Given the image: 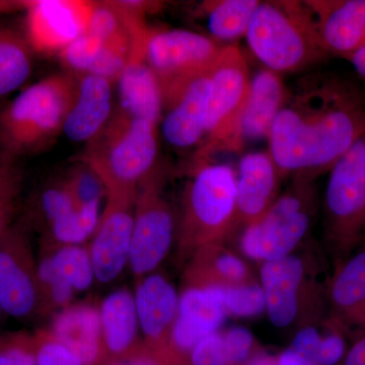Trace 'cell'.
Listing matches in <instances>:
<instances>
[{"label": "cell", "instance_id": "6da1fadb", "mask_svg": "<svg viewBox=\"0 0 365 365\" xmlns=\"http://www.w3.org/2000/svg\"><path fill=\"white\" fill-rule=\"evenodd\" d=\"M365 132V95L351 81L319 76L288 93L269 135L280 174L330 169Z\"/></svg>", "mask_w": 365, "mask_h": 365}, {"label": "cell", "instance_id": "ffe728a7", "mask_svg": "<svg viewBox=\"0 0 365 365\" xmlns=\"http://www.w3.org/2000/svg\"><path fill=\"white\" fill-rule=\"evenodd\" d=\"M279 174L270 153L256 151L241 158L237 175V220L248 227L265 215L275 202Z\"/></svg>", "mask_w": 365, "mask_h": 365}, {"label": "cell", "instance_id": "7402d4cb", "mask_svg": "<svg viewBox=\"0 0 365 365\" xmlns=\"http://www.w3.org/2000/svg\"><path fill=\"white\" fill-rule=\"evenodd\" d=\"M14 240L0 249V304L14 318L33 313L41 297L37 268Z\"/></svg>", "mask_w": 365, "mask_h": 365}, {"label": "cell", "instance_id": "603a6c76", "mask_svg": "<svg viewBox=\"0 0 365 365\" xmlns=\"http://www.w3.org/2000/svg\"><path fill=\"white\" fill-rule=\"evenodd\" d=\"M48 332L83 365H93L104 348L100 309L91 304H71L56 312Z\"/></svg>", "mask_w": 365, "mask_h": 365}, {"label": "cell", "instance_id": "83f0119b", "mask_svg": "<svg viewBox=\"0 0 365 365\" xmlns=\"http://www.w3.org/2000/svg\"><path fill=\"white\" fill-rule=\"evenodd\" d=\"M33 71V50L26 36L0 26V97L18 90Z\"/></svg>", "mask_w": 365, "mask_h": 365}, {"label": "cell", "instance_id": "cb8c5ba5", "mask_svg": "<svg viewBox=\"0 0 365 365\" xmlns=\"http://www.w3.org/2000/svg\"><path fill=\"white\" fill-rule=\"evenodd\" d=\"M287 97V88L276 72L263 69L255 74L251 78L248 102L242 117V145L269 138L274 121Z\"/></svg>", "mask_w": 365, "mask_h": 365}, {"label": "cell", "instance_id": "4fadbf2b", "mask_svg": "<svg viewBox=\"0 0 365 365\" xmlns=\"http://www.w3.org/2000/svg\"><path fill=\"white\" fill-rule=\"evenodd\" d=\"M93 2L38 0L26 6V38L33 52L59 54L88 30Z\"/></svg>", "mask_w": 365, "mask_h": 365}, {"label": "cell", "instance_id": "8d00e7d4", "mask_svg": "<svg viewBox=\"0 0 365 365\" xmlns=\"http://www.w3.org/2000/svg\"><path fill=\"white\" fill-rule=\"evenodd\" d=\"M193 365H227L230 356L223 332H216L201 341L191 352Z\"/></svg>", "mask_w": 365, "mask_h": 365}, {"label": "cell", "instance_id": "b9f144b4", "mask_svg": "<svg viewBox=\"0 0 365 365\" xmlns=\"http://www.w3.org/2000/svg\"><path fill=\"white\" fill-rule=\"evenodd\" d=\"M116 365H163L157 354L151 352L139 353L131 359L124 360Z\"/></svg>", "mask_w": 365, "mask_h": 365}, {"label": "cell", "instance_id": "484cf974", "mask_svg": "<svg viewBox=\"0 0 365 365\" xmlns=\"http://www.w3.org/2000/svg\"><path fill=\"white\" fill-rule=\"evenodd\" d=\"M103 342L113 354H122L136 342L139 324L134 294L126 288L115 290L98 307Z\"/></svg>", "mask_w": 365, "mask_h": 365}, {"label": "cell", "instance_id": "836d02e7", "mask_svg": "<svg viewBox=\"0 0 365 365\" xmlns=\"http://www.w3.org/2000/svg\"><path fill=\"white\" fill-rule=\"evenodd\" d=\"M76 163L63 180L76 207L102 201L107 196L104 182L88 165Z\"/></svg>", "mask_w": 365, "mask_h": 365}, {"label": "cell", "instance_id": "d590c367", "mask_svg": "<svg viewBox=\"0 0 365 365\" xmlns=\"http://www.w3.org/2000/svg\"><path fill=\"white\" fill-rule=\"evenodd\" d=\"M76 207L73 198L63 181L48 187L40 197L41 216L44 218L48 225Z\"/></svg>", "mask_w": 365, "mask_h": 365}, {"label": "cell", "instance_id": "9c48e42d", "mask_svg": "<svg viewBox=\"0 0 365 365\" xmlns=\"http://www.w3.org/2000/svg\"><path fill=\"white\" fill-rule=\"evenodd\" d=\"M311 216L300 192L280 197L265 215L245 230L241 248L257 261L270 262L292 255L304 239Z\"/></svg>", "mask_w": 365, "mask_h": 365}, {"label": "cell", "instance_id": "ab89813d", "mask_svg": "<svg viewBox=\"0 0 365 365\" xmlns=\"http://www.w3.org/2000/svg\"><path fill=\"white\" fill-rule=\"evenodd\" d=\"M0 365H38L36 355L21 346L0 350Z\"/></svg>", "mask_w": 365, "mask_h": 365}, {"label": "cell", "instance_id": "d6a6232c", "mask_svg": "<svg viewBox=\"0 0 365 365\" xmlns=\"http://www.w3.org/2000/svg\"><path fill=\"white\" fill-rule=\"evenodd\" d=\"M217 288L227 314L247 318L262 314L266 309L263 288L254 281Z\"/></svg>", "mask_w": 365, "mask_h": 365}, {"label": "cell", "instance_id": "60d3db41", "mask_svg": "<svg viewBox=\"0 0 365 365\" xmlns=\"http://www.w3.org/2000/svg\"><path fill=\"white\" fill-rule=\"evenodd\" d=\"M343 365H365V334L355 341L346 355Z\"/></svg>", "mask_w": 365, "mask_h": 365}, {"label": "cell", "instance_id": "44dd1931", "mask_svg": "<svg viewBox=\"0 0 365 365\" xmlns=\"http://www.w3.org/2000/svg\"><path fill=\"white\" fill-rule=\"evenodd\" d=\"M333 330L365 334V251L345 262L336 275L329 294Z\"/></svg>", "mask_w": 365, "mask_h": 365}, {"label": "cell", "instance_id": "7a4b0ae2", "mask_svg": "<svg viewBox=\"0 0 365 365\" xmlns=\"http://www.w3.org/2000/svg\"><path fill=\"white\" fill-rule=\"evenodd\" d=\"M78 91L76 74L63 71L26 88L0 112V148L13 160L47 148L59 134Z\"/></svg>", "mask_w": 365, "mask_h": 365}, {"label": "cell", "instance_id": "2e32d148", "mask_svg": "<svg viewBox=\"0 0 365 365\" xmlns=\"http://www.w3.org/2000/svg\"><path fill=\"white\" fill-rule=\"evenodd\" d=\"M139 329L153 350L170 346L180 295L165 276L150 273L138 281L135 294Z\"/></svg>", "mask_w": 365, "mask_h": 365}, {"label": "cell", "instance_id": "ee69618b", "mask_svg": "<svg viewBox=\"0 0 365 365\" xmlns=\"http://www.w3.org/2000/svg\"><path fill=\"white\" fill-rule=\"evenodd\" d=\"M28 2H13V1H0V13L13 11L14 9H21L26 7Z\"/></svg>", "mask_w": 365, "mask_h": 365}, {"label": "cell", "instance_id": "4dcf8cb0", "mask_svg": "<svg viewBox=\"0 0 365 365\" xmlns=\"http://www.w3.org/2000/svg\"><path fill=\"white\" fill-rule=\"evenodd\" d=\"M56 248L50 255L60 273L76 292L88 289L96 279L90 250L81 245L57 246Z\"/></svg>", "mask_w": 365, "mask_h": 365}, {"label": "cell", "instance_id": "30bf717a", "mask_svg": "<svg viewBox=\"0 0 365 365\" xmlns=\"http://www.w3.org/2000/svg\"><path fill=\"white\" fill-rule=\"evenodd\" d=\"M222 48L215 40L191 31L150 29L144 58L163 88L210 69Z\"/></svg>", "mask_w": 365, "mask_h": 365}, {"label": "cell", "instance_id": "3957f363", "mask_svg": "<svg viewBox=\"0 0 365 365\" xmlns=\"http://www.w3.org/2000/svg\"><path fill=\"white\" fill-rule=\"evenodd\" d=\"M246 37L257 58L276 73L300 71L328 56L306 1L260 2Z\"/></svg>", "mask_w": 365, "mask_h": 365}, {"label": "cell", "instance_id": "1f68e13d", "mask_svg": "<svg viewBox=\"0 0 365 365\" xmlns=\"http://www.w3.org/2000/svg\"><path fill=\"white\" fill-rule=\"evenodd\" d=\"M36 268L41 297H44L48 307L58 312L71 306L76 292L60 273L52 260L51 255L41 259Z\"/></svg>", "mask_w": 365, "mask_h": 365}, {"label": "cell", "instance_id": "8992f818", "mask_svg": "<svg viewBox=\"0 0 365 365\" xmlns=\"http://www.w3.org/2000/svg\"><path fill=\"white\" fill-rule=\"evenodd\" d=\"M248 64L235 46L223 47L210 71V93L206 113L205 133L199 160L220 150L242 148L240 129L250 93Z\"/></svg>", "mask_w": 365, "mask_h": 365}, {"label": "cell", "instance_id": "74e56055", "mask_svg": "<svg viewBox=\"0 0 365 365\" xmlns=\"http://www.w3.org/2000/svg\"><path fill=\"white\" fill-rule=\"evenodd\" d=\"M35 355L38 365H83L78 356L55 340L48 331L41 337Z\"/></svg>", "mask_w": 365, "mask_h": 365}, {"label": "cell", "instance_id": "277c9868", "mask_svg": "<svg viewBox=\"0 0 365 365\" xmlns=\"http://www.w3.org/2000/svg\"><path fill=\"white\" fill-rule=\"evenodd\" d=\"M157 126L115 108L76 160L91 168L106 190L136 189L157 167Z\"/></svg>", "mask_w": 365, "mask_h": 365}, {"label": "cell", "instance_id": "4316f807", "mask_svg": "<svg viewBox=\"0 0 365 365\" xmlns=\"http://www.w3.org/2000/svg\"><path fill=\"white\" fill-rule=\"evenodd\" d=\"M345 353L342 334L333 330L323 336L316 327L307 326L295 335L292 345L281 354L279 365H335Z\"/></svg>", "mask_w": 365, "mask_h": 365}, {"label": "cell", "instance_id": "f546056e", "mask_svg": "<svg viewBox=\"0 0 365 365\" xmlns=\"http://www.w3.org/2000/svg\"><path fill=\"white\" fill-rule=\"evenodd\" d=\"M102 201L72 209L49 225L53 241L57 246L83 245L95 235L100 222Z\"/></svg>", "mask_w": 365, "mask_h": 365}, {"label": "cell", "instance_id": "7bdbcfd3", "mask_svg": "<svg viewBox=\"0 0 365 365\" xmlns=\"http://www.w3.org/2000/svg\"><path fill=\"white\" fill-rule=\"evenodd\" d=\"M346 60L351 63L353 68L361 78H365V47L359 49V51L353 53Z\"/></svg>", "mask_w": 365, "mask_h": 365}, {"label": "cell", "instance_id": "bcb514c9", "mask_svg": "<svg viewBox=\"0 0 365 365\" xmlns=\"http://www.w3.org/2000/svg\"><path fill=\"white\" fill-rule=\"evenodd\" d=\"M2 313H4V311H2L1 304H0V316H1Z\"/></svg>", "mask_w": 365, "mask_h": 365}, {"label": "cell", "instance_id": "5b68a950", "mask_svg": "<svg viewBox=\"0 0 365 365\" xmlns=\"http://www.w3.org/2000/svg\"><path fill=\"white\" fill-rule=\"evenodd\" d=\"M237 222V175L230 165L202 160L185 190L179 227L185 254L222 244Z\"/></svg>", "mask_w": 365, "mask_h": 365}, {"label": "cell", "instance_id": "f6af8a7d", "mask_svg": "<svg viewBox=\"0 0 365 365\" xmlns=\"http://www.w3.org/2000/svg\"><path fill=\"white\" fill-rule=\"evenodd\" d=\"M248 365H279L273 359L266 356H259L249 362Z\"/></svg>", "mask_w": 365, "mask_h": 365}, {"label": "cell", "instance_id": "5bb4252c", "mask_svg": "<svg viewBox=\"0 0 365 365\" xmlns=\"http://www.w3.org/2000/svg\"><path fill=\"white\" fill-rule=\"evenodd\" d=\"M326 54L347 58L365 47V0H309Z\"/></svg>", "mask_w": 365, "mask_h": 365}, {"label": "cell", "instance_id": "f35d334b", "mask_svg": "<svg viewBox=\"0 0 365 365\" xmlns=\"http://www.w3.org/2000/svg\"><path fill=\"white\" fill-rule=\"evenodd\" d=\"M223 334L227 342L230 364H239L246 359L254 343L251 332L247 329L237 327L225 331Z\"/></svg>", "mask_w": 365, "mask_h": 365}, {"label": "cell", "instance_id": "e575fe53", "mask_svg": "<svg viewBox=\"0 0 365 365\" xmlns=\"http://www.w3.org/2000/svg\"><path fill=\"white\" fill-rule=\"evenodd\" d=\"M19 182L20 175L13 160H2L0 163V237L6 232L13 215Z\"/></svg>", "mask_w": 365, "mask_h": 365}, {"label": "cell", "instance_id": "9a60e30c", "mask_svg": "<svg viewBox=\"0 0 365 365\" xmlns=\"http://www.w3.org/2000/svg\"><path fill=\"white\" fill-rule=\"evenodd\" d=\"M217 287H186L180 295L170 346L192 352L208 336L218 332L227 318Z\"/></svg>", "mask_w": 365, "mask_h": 365}, {"label": "cell", "instance_id": "e0dca14e", "mask_svg": "<svg viewBox=\"0 0 365 365\" xmlns=\"http://www.w3.org/2000/svg\"><path fill=\"white\" fill-rule=\"evenodd\" d=\"M145 40L131 46L130 56L117 81V109L158 126L163 113L160 81L144 58Z\"/></svg>", "mask_w": 365, "mask_h": 365}, {"label": "cell", "instance_id": "ba28073f", "mask_svg": "<svg viewBox=\"0 0 365 365\" xmlns=\"http://www.w3.org/2000/svg\"><path fill=\"white\" fill-rule=\"evenodd\" d=\"M162 175L155 167L137 188L128 264L138 278L157 269L174 241L175 218L163 196Z\"/></svg>", "mask_w": 365, "mask_h": 365}, {"label": "cell", "instance_id": "8fae6325", "mask_svg": "<svg viewBox=\"0 0 365 365\" xmlns=\"http://www.w3.org/2000/svg\"><path fill=\"white\" fill-rule=\"evenodd\" d=\"M137 188L107 190L105 209L88 249L98 282H112L128 265Z\"/></svg>", "mask_w": 365, "mask_h": 365}, {"label": "cell", "instance_id": "ac0fdd59", "mask_svg": "<svg viewBox=\"0 0 365 365\" xmlns=\"http://www.w3.org/2000/svg\"><path fill=\"white\" fill-rule=\"evenodd\" d=\"M260 276L271 323L277 328H287L299 316L302 288L306 281L304 262L294 255L264 262Z\"/></svg>", "mask_w": 365, "mask_h": 365}, {"label": "cell", "instance_id": "52a82bcc", "mask_svg": "<svg viewBox=\"0 0 365 365\" xmlns=\"http://www.w3.org/2000/svg\"><path fill=\"white\" fill-rule=\"evenodd\" d=\"M330 170L326 190L329 234L344 252L365 230V132Z\"/></svg>", "mask_w": 365, "mask_h": 365}, {"label": "cell", "instance_id": "d6986e66", "mask_svg": "<svg viewBox=\"0 0 365 365\" xmlns=\"http://www.w3.org/2000/svg\"><path fill=\"white\" fill-rule=\"evenodd\" d=\"M76 76L78 91L71 111L67 115L63 133L73 143H86L102 130L114 112V83L95 74Z\"/></svg>", "mask_w": 365, "mask_h": 365}, {"label": "cell", "instance_id": "f1b7e54d", "mask_svg": "<svg viewBox=\"0 0 365 365\" xmlns=\"http://www.w3.org/2000/svg\"><path fill=\"white\" fill-rule=\"evenodd\" d=\"M258 0H220L204 2L209 32L218 40H232L246 35Z\"/></svg>", "mask_w": 365, "mask_h": 365}, {"label": "cell", "instance_id": "7c38bea8", "mask_svg": "<svg viewBox=\"0 0 365 365\" xmlns=\"http://www.w3.org/2000/svg\"><path fill=\"white\" fill-rule=\"evenodd\" d=\"M210 69L163 86L160 127L163 138L177 148L202 143L210 93Z\"/></svg>", "mask_w": 365, "mask_h": 365}, {"label": "cell", "instance_id": "d4e9b609", "mask_svg": "<svg viewBox=\"0 0 365 365\" xmlns=\"http://www.w3.org/2000/svg\"><path fill=\"white\" fill-rule=\"evenodd\" d=\"M251 281L246 263L222 244L197 250L185 273V287H230Z\"/></svg>", "mask_w": 365, "mask_h": 365}]
</instances>
